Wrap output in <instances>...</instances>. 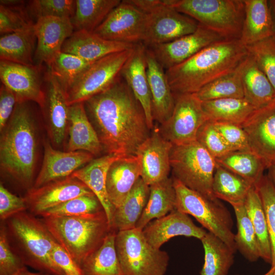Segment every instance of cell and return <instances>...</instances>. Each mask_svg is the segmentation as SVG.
Wrapping results in <instances>:
<instances>
[{
    "label": "cell",
    "instance_id": "6da1fadb",
    "mask_svg": "<svg viewBox=\"0 0 275 275\" xmlns=\"http://www.w3.org/2000/svg\"><path fill=\"white\" fill-rule=\"evenodd\" d=\"M84 104L107 154L121 157L135 155L150 136L143 108L121 76Z\"/></svg>",
    "mask_w": 275,
    "mask_h": 275
},
{
    "label": "cell",
    "instance_id": "7a4b0ae2",
    "mask_svg": "<svg viewBox=\"0 0 275 275\" xmlns=\"http://www.w3.org/2000/svg\"><path fill=\"white\" fill-rule=\"evenodd\" d=\"M248 54L239 39H225L207 46L165 70L174 95L197 93L210 82L234 70Z\"/></svg>",
    "mask_w": 275,
    "mask_h": 275
},
{
    "label": "cell",
    "instance_id": "3957f363",
    "mask_svg": "<svg viewBox=\"0 0 275 275\" xmlns=\"http://www.w3.org/2000/svg\"><path fill=\"white\" fill-rule=\"evenodd\" d=\"M27 102L16 103L0 140L1 169L25 187L33 180L37 151L35 121Z\"/></svg>",
    "mask_w": 275,
    "mask_h": 275
},
{
    "label": "cell",
    "instance_id": "277c9868",
    "mask_svg": "<svg viewBox=\"0 0 275 275\" xmlns=\"http://www.w3.org/2000/svg\"><path fill=\"white\" fill-rule=\"evenodd\" d=\"M2 223L11 248L26 266L40 272L65 275L51 256L57 242L41 218L25 211Z\"/></svg>",
    "mask_w": 275,
    "mask_h": 275
},
{
    "label": "cell",
    "instance_id": "5b68a950",
    "mask_svg": "<svg viewBox=\"0 0 275 275\" xmlns=\"http://www.w3.org/2000/svg\"><path fill=\"white\" fill-rule=\"evenodd\" d=\"M41 219L56 241L80 266L113 229L104 210L80 216Z\"/></svg>",
    "mask_w": 275,
    "mask_h": 275
},
{
    "label": "cell",
    "instance_id": "8992f818",
    "mask_svg": "<svg viewBox=\"0 0 275 275\" xmlns=\"http://www.w3.org/2000/svg\"><path fill=\"white\" fill-rule=\"evenodd\" d=\"M166 5L193 18L225 39H239L243 0H163Z\"/></svg>",
    "mask_w": 275,
    "mask_h": 275
},
{
    "label": "cell",
    "instance_id": "52a82bcc",
    "mask_svg": "<svg viewBox=\"0 0 275 275\" xmlns=\"http://www.w3.org/2000/svg\"><path fill=\"white\" fill-rule=\"evenodd\" d=\"M176 191L175 209L194 217L209 232L213 234L235 253L237 251L233 222L227 208L219 199H211L185 186L173 178Z\"/></svg>",
    "mask_w": 275,
    "mask_h": 275
},
{
    "label": "cell",
    "instance_id": "ba28073f",
    "mask_svg": "<svg viewBox=\"0 0 275 275\" xmlns=\"http://www.w3.org/2000/svg\"><path fill=\"white\" fill-rule=\"evenodd\" d=\"M215 158L197 140L173 145L170 164L173 178L187 187L213 200L212 191Z\"/></svg>",
    "mask_w": 275,
    "mask_h": 275
},
{
    "label": "cell",
    "instance_id": "9c48e42d",
    "mask_svg": "<svg viewBox=\"0 0 275 275\" xmlns=\"http://www.w3.org/2000/svg\"><path fill=\"white\" fill-rule=\"evenodd\" d=\"M115 248L124 275H164L167 271L168 253L152 246L142 230L117 232Z\"/></svg>",
    "mask_w": 275,
    "mask_h": 275
},
{
    "label": "cell",
    "instance_id": "30bf717a",
    "mask_svg": "<svg viewBox=\"0 0 275 275\" xmlns=\"http://www.w3.org/2000/svg\"><path fill=\"white\" fill-rule=\"evenodd\" d=\"M133 48L107 55L92 63L66 91L68 104L84 102L109 88L120 77Z\"/></svg>",
    "mask_w": 275,
    "mask_h": 275
},
{
    "label": "cell",
    "instance_id": "8fae6325",
    "mask_svg": "<svg viewBox=\"0 0 275 275\" xmlns=\"http://www.w3.org/2000/svg\"><path fill=\"white\" fill-rule=\"evenodd\" d=\"M144 12L147 19L143 42L150 47L192 33L199 24L193 18L166 5L163 0H150Z\"/></svg>",
    "mask_w": 275,
    "mask_h": 275
},
{
    "label": "cell",
    "instance_id": "7c38bea8",
    "mask_svg": "<svg viewBox=\"0 0 275 275\" xmlns=\"http://www.w3.org/2000/svg\"><path fill=\"white\" fill-rule=\"evenodd\" d=\"M174 97L173 113L159 129L161 134L173 145L196 141L199 128L208 121L202 101L195 94L178 95Z\"/></svg>",
    "mask_w": 275,
    "mask_h": 275
},
{
    "label": "cell",
    "instance_id": "4fadbf2b",
    "mask_svg": "<svg viewBox=\"0 0 275 275\" xmlns=\"http://www.w3.org/2000/svg\"><path fill=\"white\" fill-rule=\"evenodd\" d=\"M147 19V14L121 1L93 33L108 40L138 44L143 42Z\"/></svg>",
    "mask_w": 275,
    "mask_h": 275
},
{
    "label": "cell",
    "instance_id": "5bb4252c",
    "mask_svg": "<svg viewBox=\"0 0 275 275\" xmlns=\"http://www.w3.org/2000/svg\"><path fill=\"white\" fill-rule=\"evenodd\" d=\"M241 125L247 134L251 150L266 168L275 164V99L256 109Z\"/></svg>",
    "mask_w": 275,
    "mask_h": 275
},
{
    "label": "cell",
    "instance_id": "9a60e30c",
    "mask_svg": "<svg viewBox=\"0 0 275 275\" xmlns=\"http://www.w3.org/2000/svg\"><path fill=\"white\" fill-rule=\"evenodd\" d=\"M87 195L94 194L86 184L71 175L38 188L32 187L24 198L29 212L39 216L69 200Z\"/></svg>",
    "mask_w": 275,
    "mask_h": 275
},
{
    "label": "cell",
    "instance_id": "2e32d148",
    "mask_svg": "<svg viewBox=\"0 0 275 275\" xmlns=\"http://www.w3.org/2000/svg\"><path fill=\"white\" fill-rule=\"evenodd\" d=\"M223 40L225 39L220 35L199 24L194 32L168 43L151 46L150 50L166 70L185 61L207 46Z\"/></svg>",
    "mask_w": 275,
    "mask_h": 275
},
{
    "label": "cell",
    "instance_id": "e0dca14e",
    "mask_svg": "<svg viewBox=\"0 0 275 275\" xmlns=\"http://www.w3.org/2000/svg\"><path fill=\"white\" fill-rule=\"evenodd\" d=\"M40 67L0 61V78L3 85L15 95L17 102L33 101L42 108L45 101Z\"/></svg>",
    "mask_w": 275,
    "mask_h": 275
},
{
    "label": "cell",
    "instance_id": "ac0fdd59",
    "mask_svg": "<svg viewBox=\"0 0 275 275\" xmlns=\"http://www.w3.org/2000/svg\"><path fill=\"white\" fill-rule=\"evenodd\" d=\"M36 38L34 61L40 67L42 64L50 66L62 51L64 42L74 32L71 19L52 16L38 18L34 25Z\"/></svg>",
    "mask_w": 275,
    "mask_h": 275
},
{
    "label": "cell",
    "instance_id": "d6986e66",
    "mask_svg": "<svg viewBox=\"0 0 275 275\" xmlns=\"http://www.w3.org/2000/svg\"><path fill=\"white\" fill-rule=\"evenodd\" d=\"M172 147L173 144L162 136L159 129L155 128L139 148L136 155L140 159L141 177L148 185L169 177Z\"/></svg>",
    "mask_w": 275,
    "mask_h": 275
},
{
    "label": "cell",
    "instance_id": "ffe728a7",
    "mask_svg": "<svg viewBox=\"0 0 275 275\" xmlns=\"http://www.w3.org/2000/svg\"><path fill=\"white\" fill-rule=\"evenodd\" d=\"M94 157L91 153L84 151L57 150L46 142L42 164L32 187L38 188L71 176L75 171L92 160Z\"/></svg>",
    "mask_w": 275,
    "mask_h": 275
},
{
    "label": "cell",
    "instance_id": "44dd1931",
    "mask_svg": "<svg viewBox=\"0 0 275 275\" xmlns=\"http://www.w3.org/2000/svg\"><path fill=\"white\" fill-rule=\"evenodd\" d=\"M143 232L147 241L156 249H160L175 236L193 237L201 240L207 233L204 229L196 226L188 214L176 209L151 221Z\"/></svg>",
    "mask_w": 275,
    "mask_h": 275
},
{
    "label": "cell",
    "instance_id": "7402d4cb",
    "mask_svg": "<svg viewBox=\"0 0 275 275\" xmlns=\"http://www.w3.org/2000/svg\"><path fill=\"white\" fill-rule=\"evenodd\" d=\"M146 48L143 44H136L124 64L121 76L132 91L144 111L149 128H153L151 93L146 71Z\"/></svg>",
    "mask_w": 275,
    "mask_h": 275
},
{
    "label": "cell",
    "instance_id": "603a6c76",
    "mask_svg": "<svg viewBox=\"0 0 275 275\" xmlns=\"http://www.w3.org/2000/svg\"><path fill=\"white\" fill-rule=\"evenodd\" d=\"M44 81L45 101L42 109L47 120L51 138L54 144L60 145L65 138L69 105L64 88L49 69Z\"/></svg>",
    "mask_w": 275,
    "mask_h": 275
},
{
    "label": "cell",
    "instance_id": "cb8c5ba5",
    "mask_svg": "<svg viewBox=\"0 0 275 275\" xmlns=\"http://www.w3.org/2000/svg\"><path fill=\"white\" fill-rule=\"evenodd\" d=\"M146 71L151 93L154 120L160 125L171 117L175 106V97L164 68L150 49L146 51Z\"/></svg>",
    "mask_w": 275,
    "mask_h": 275
},
{
    "label": "cell",
    "instance_id": "d4e9b609",
    "mask_svg": "<svg viewBox=\"0 0 275 275\" xmlns=\"http://www.w3.org/2000/svg\"><path fill=\"white\" fill-rule=\"evenodd\" d=\"M135 44L108 40L93 32L76 31L64 42L62 51L94 62L107 55L131 49Z\"/></svg>",
    "mask_w": 275,
    "mask_h": 275
},
{
    "label": "cell",
    "instance_id": "484cf974",
    "mask_svg": "<svg viewBox=\"0 0 275 275\" xmlns=\"http://www.w3.org/2000/svg\"><path fill=\"white\" fill-rule=\"evenodd\" d=\"M141 176L140 159L136 155L119 158L111 164L106 186L109 199L115 208L122 204Z\"/></svg>",
    "mask_w": 275,
    "mask_h": 275
},
{
    "label": "cell",
    "instance_id": "4316f807",
    "mask_svg": "<svg viewBox=\"0 0 275 275\" xmlns=\"http://www.w3.org/2000/svg\"><path fill=\"white\" fill-rule=\"evenodd\" d=\"M67 151H84L94 156L103 150L98 135L88 118L84 102L69 106Z\"/></svg>",
    "mask_w": 275,
    "mask_h": 275
},
{
    "label": "cell",
    "instance_id": "83f0119b",
    "mask_svg": "<svg viewBox=\"0 0 275 275\" xmlns=\"http://www.w3.org/2000/svg\"><path fill=\"white\" fill-rule=\"evenodd\" d=\"M120 157L106 154L94 158L71 175L86 184L96 196L103 208L111 227L116 208L111 203L107 193L106 176L111 164Z\"/></svg>",
    "mask_w": 275,
    "mask_h": 275
},
{
    "label": "cell",
    "instance_id": "f1b7e54d",
    "mask_svg": "<svg viewBox=\"0 0 275 275\" xmlns=\"http://www.w3.org/2000/svg\"><path fill=\"white\" fill-rule=\"evenodd\" d=\"M244 17L239 40L245 46L273 36L268 1L243 0Z\"/></svg>",
    "mask_w": 275,
    "mask_h": 275
},
{
    "label": "cell",
    "instance_id": "f546056e",
    "mask_svg": "<svg viewBox=\"0 0 275 275\" xmlns=\"http://www.w3.org/2000/svg\"><path fill=\"white\" fill-rule=\"evenodd\" d=\"M241 80L244 98L256 109L275 99V92L271 83L249 53L243 61Z\"/></svg>",
    "mask_w": 275,
    "mask_h": 275
},
{
    "label": "cell",
    "instance_id": "4dcf8cb0",
    "mask_svg": "<svg viewBox=\"0 0 275 275\" xmlns=\"http://www.w3.org/2000/svg\"><path fill=\"white\" fill-rule=\"evenodd\" d=\"M150 186L140 177L122 204L116 208L112 228L117 232L135 228L147 204Z\"/></svg>",
    "mask_w": 275,
    "mask_h": 275
},
{
    "label": "cell",
    "instance_id": "1f68e13d",
    "mask_svg": "<svg viewBox=\"0 0 275 275\" xmlns=\"http://www.w3.org/2000/svg\"><path fill=\"white\" fill-rule=\"evenodd\" d=\"M149 186L147 204L135 227L142 230L152 219L162 217L175 209L176 195L173 178L168 177Z\"/></svg>",
    "mask_w": 275,
    "mask_h": 275
},
{
    "label": "cell",
    "instance_id": "d6a6232c",
    "mask_svg": "<svg viewBox=\"0 0 275 275\" xmlns=\"http://www.w3.org/2000/svg\"><path fill=\"white\" fill-rule=\"evenodd\" d=\"M117 233L113 229L102 243L82 262L84 275H124L115 248Z\"/></svg>",
    "mask_w": 275,
    "mask_h": 275
},
{
    "label": "cell",
    "instance_id": "836d02e7",
    "mask_svg": "<svg viewBox=\"0 0 275 275\" xmlns=\"http://www.w3.org/2000/svg\"><path fill=\"white\" fill-rule=\"evenodd\" d=\"M35 43L34 26L25 30L1 35V60L24 65H35Z\"/></svg>",
    "mask_w": 275,
    "mask_h": 275
},
{
    "label": "cell",
    "instance_id": "e575fe53",
    "mask_svg": "<svg viewBox=\"0 0 275 275\" xmlns=\"http://www.w3.org/2000/svg\"><path fill=\"white\" fill-rule=\"evenodd\" d=\"M208 121L241 125L256 108L243 98H224L202 102Z\"/></svg>",
    "mask_w": 275,
    "mask_h": 275
},
{
    "label": "cell",
    "instance_id": "d590c367",
    "mask_svg": "<svg viewBox=\"0 0 275 275\" xmlns=\"http://www.w3.org/2000/svg\"><path fill=\"white\" fill-rule=\"evenodd\" d=\"M253 185L249 181L216 163L212 181V191L218 199L231 206L243 204Z\"/></svg>",
    "mask_w": 275,
    "mask_h": 275
},
{
    "label": "cell",
    "instance_id": "8d00e7d4",
    "mask_svg": "<svg viewBox=\"0 0 275 275\" xmlns=\"http://www.w3.org/2000/svg\"><path fill=\"white\" fill-rule=\"evenodd\" d=\"M201 241L204 250V263L200 275H227L234 263L235 253L209 232Z\"/></svg>",
    "mask_w": 275,
    "mask_h": 275
},
{
    "label": "cell",
    "instance_id": "74e56055",
    "mask_svg": "<svg viewBox=\"0 0 275 275\" xmlns=\"http://www.w3.org/2000/svg\"><path fill=\"white\" fill-rule=\"evenodd\" d=\"M75 1V11L71 19L74 31L89 32H93L121 2L120 0Z\"/></svg>",
    "mask_w": 275,
    "mask_h": 275
},
{
    "label": "cell",
    "instance_id": "f35d334b",
    "mask_svg": "<svg viewBox=\"0 0 275 275\" xmlns=\"http://www.w3.org/2000/svg\"><path fill=\"white\" fill-rule=\"evenodd\" d=\"M217 163L242 177L253 185L264 175L266 167L263 161L251 150L231 151L215 158Z\"/></svg>",
    "mask_w": 275,
    "mask_h": 275
},
{
    "label": "cell",
    "instance_id": "ab89813d",
    "mask_svg": "<svg viewBox=\"0 0 275 275\" xmlns=\"http://www.w3.org/2000/svg\"><path fill=\"white\" fill-rule=\"evenodd\" d=\"M243 61L231 72L206 85L195 93V95L202 102L224 98H243L241 80Z\"/></svg>",
    "mask_w": 275,
    "mask_h": 275
},
{
    "label": "cell",
    "instance_id": "60d3db41",
    "mask_svg": "<svg viewBox=\"0 0 275 275\" xmlns=\"http://www.w3.org/2000/svg\"><path fill=\"white\" fill-rule=\"evenodd\" d=\"M244 205L257 237L260 258L271 263V251L263 206L255 186L250 190Z\"/></svg>",
    "mask_w": 275,
    "mask_h": 275
},
{
    "label": "cell",
    "instance_id": "b9f144b4",
    "mask_svg": "<svg viewBox=\"0 0 275 275\" xmlns=\"http://www.w3.org/2000/svg\"><path fill=\"white\" fill-rule=\"evenodd\" d=\"M232 207L237 221V232L234 235L236 250L248 261H256L260 258L259 248L255 230L244 203Z\"/></svg>",
    "mask_w": 275,
    "mask_h": 275
},
{
    "label": "cell",
    "instance_id": "7bdbcfd3",
    "mask_svg": "<svg viewBox=\"0 0 275 275\" xmlns=\"http://www.w3.org/2000/svg\"><path fill=\"white\" fill-rule=\"evenodd\" d=\"M0 5V34L17 32L32 28L35 23L22 1L1 0Z\"/></svg>",
    "mask_w": 275,
    "mask_h": 275
},
{
    "label": "cell",
    "instance_id": "ee69618b",
    "mask_svg": "<svg viewBox=\"0 0 275 275\" xmlns=\"http://www.w3.org/2000/svg\"><path fill=\"white\" fill-rule=\"evenodd\" d=\"M93 63L61 51L54 59L48 69L58 79L66 92Z\"/></svg>",
    "mask_w": 275,
    "mask_h": 275
},
{
    "label": "cell",
    "instance_id": "f6af8a7d",
    "mask_svg": "<svg viewBox=\"0 0 275 275\" xmlns=\"http://www.w3.org/2000/svg\"><path fill=\"white\" fill-rule=\"evenodd\" d=\"M104 210L95 195L79 196L50 208L39 215L41 217L75 216L95 213Z\"/></svg>",
    "mask_w": 275,
    "mask_h": 275
},
{
    "label": "cell",
    "instance_id": "bcb514c9",
    "mask_svg": "<svg viewBox=\"0 0 275 275\" xmlns=\"http://www.w3.org/2000/svg\"><path fill=\"white\" fill-rule=\"evenodd\" d=\"M255 186L265 213L271 251V264L275 267V188L267 175H264Z\"/></svg>",
    "mask_w": 275,
    "mask_h": 275
},
{
    "label": "cell",
    "instance_id": "7dc6e473",
    "mask_svg": "<svg viewBox=\"0 0 275 275\" xmlns=\"http://www.w3.org/2000/svg\"><path fill=\"white\" fill-rule=\"evenodd\" d=\"M246 47L275 92V37L272 36Z\"/></svg>",
    "mask_w": 275,
    "mask_h": 275
},
{
    "label": "cell",
    "instance_id": "c3c4849f",
    "mask_svg": "<svg viewBox=\"0 0 275 275\" xmlns=\"http://www.w3.org/2000/svg\"><path fill=\"white\" fill-rule=\"evenodd\" d=\"M75 7L74 0H34L29 3L28 11L36 20L46 16L71 19Z\"/></svg>",
    "mask_w": 275,
    "mask_h": 275
},
{
    "label": "cell",
    "instance_id": "681fc988",
    "mask_svg": "<svg viewBox=\"0 0 275 275\" xmlns=\"http://www.w3.org/2000/svg\"><path fill=\"white\" fill-rule=\"evenodd\" d=\"M196 140L215 159L233 151L226 143L213 122L207 121L199 128Z\"/></svg>",
    "mask_w": 275,
    "mask_h": 275
},
{
    "label": "cell",
    "instance_id": "f907efd6",
    "mask_svg": "<svg viewBox=\"0 0 275 275\" xmlns=\"http://www.w3.org/2000/svg\"><path fill=\"white\" fill-rule=\"evenodd\" d=\"M26 266L11 248L4 224L0 228V275H12Z\"/></svg>",
    "mask_w": 275,
    "mask_h": 275
},
{
    "label": "cell",
    "instance_id": "816d5d0a",
    "mask_svg": "<svg viewBox=\"0 0 275 275\" xmlns=\"http://www.w3.org/2000/svg\"><path fill=\"white\" fill-rule=\"evenodd\" d=\"M213 123L232 151L251 150L247 134L241 125L229 122Z\"/></svg>",
    "mask_w": 275,
    "mask_h": 275
},
{
    "label": "cell",
    "instance_id": "f5cc1de1",
    "mask_svg": "<svg viewBox=\"0 0 275 275\" xmlns=\"http://www.w3.org/2000/svg\"><path fill=\"white\" fill-rule=\"evenodd\" d=\"M27 206L24 198L19 197L0 184V218L5 221L11 216L25 211Z\"/></svg>",
    "mask_w": 275,
    "mask_h": 275
},
{
    "label": "cell",
    "instance_id": "db71d44e",
    "mask_svg": "<svg viewBox=\"0 0 275 275\" xmlns=\"http://www.w3.org/2000/svg\"><path fill=\"white\" fill-rule=\"evenodd\" d=\"M51 256L65 275H84L81 267L58 242L53 247Z\"/></svg>",
    "mask_w": 275,
    "mask_h": 275
},
{
    "label": "cell",
    "instance_id": "11a10c76",
    "mask_svg": "<svg viewBox=\"0 0 275 275\" xmlns=\"http://www.w3.org/2000/svg\"><path fill=\"white\" fill-rule=\"evenodd\" d=\"M17 100L15 95L3 84L0 88V131L6 126L15 108Z\"/></svg>",
    "mask_w": 275,
    "mask_h": 275
},
{
    "label": "cell",
    "instance_id": "9f6ffc18",
    "mask_svg": "<svg viewBox=\"0 0 275 275\" xmlns=\"http://www.w3.org/2000/svg\"><path fill=\"white\" fill-rule=\"evenodd\" d=\"M12 275H53L47 273H44L39 271L38 272H33L29 271L26 268V266H24L16 273Z\"/></svg>",
    "mask_w": 275,
    "mask_h": 275
},
{
    "label": "cell",
    "instance_id": "6f0895ef",
    "mask_svg": "<svg viewBox=\"0 0 275 275\" xmlns=\"http://www.w3.org/2000/svg\"><path fill=\"white\" fill-rule=\"evenodd\" d=\"M267 169H268L267 176L275 188V164L271 165Z\"/></svg>",
    "mask_w": 275,
    "mask_h": 275
},
{
    "label": "cell",
    "instance_id": "680465c9",
    "mask_svg": "<svg viewBox=\"0 0 275 275\" xmlns=\"http://www.w3.org/2000/svg\"><path fill=\"white\" fill-rule=\"evenodd\" d=\"M273 22V36L275 37V0L268 1Z\"/></svg>",
    "mask_w": 275,
    "mask_h": 275
},
{
    "label": "cell",
    "instance_id": "91938a15",
    "mask_svg": "<svg viewBox=\"0 0 275 275\" xmlns=\"http://www.w3.org/2000/svg\"><path fill=\"white\" fill-rule=\"evenodd\" d=\"M275 271V267L271 266V268L266 273L264 274L263 275H273L274 272ZM235 275H239V274H235Z\"/></svg>",
    "mask_w": 275,
    "mask_h": 275
},
{
    "label": "cell",
    "instance_id": "94428289",
    "mask_svg": "<svg viewBox=\"0 0 275 275\" xmlns=\"http://www.w3.org/2000/svg\"><path fill=\"white\" fill-rule=\"evenodd\" d=\"M273 275H275V271H274V274H273Z\"/></svg>",
    "mask_w": 275,
    "mask_h": 275
}]
</instances>
